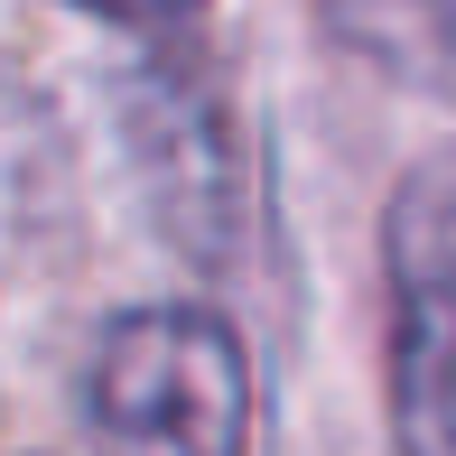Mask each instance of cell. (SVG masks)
<instances>
[{"label":"cell","mask_w":456,"mask_h":456,"mask_svg":"<svg viewBox=\"0 0 456 456\" xmlns=\"http://www.w3.org/2000/svg\"><path fill=\"white\" fill-rule=\"evenodd\" d=\"M85 428L102 456H252V354L215 307H121L85 354Z\"/></svg>","instance_id":"obj_1"},{"label":"cell","mask_w":456,"mask_h":456,"mask_svg":"<svg viewBox=\"0 0 456 456\" xmlns=\"http://www.w3.org/2000/svg\"><path fill=\"white\" fill-rule=\"evenodd\" d=\"M391 456H456V150H428L382 205Z\"/></svg>","instance_id":"obj_2"},{"label":"cell","mask_w":456,"mask_h":456,"mask_svg":"<svg viewBox=\"0 0 456 456\" xmlns=\"http://www.w3.org/2000/svg\"><path fill=\"white\" fill-rule=\"evenodd\" d=\"M326 28L401 85H456V0H317Z\"/></svg>","instance_id":"obj_3"},{"label":"cell","mask_w":456,"mask_h":456,"mask_svg":"<svg viewBox=\"0 0 456 456\" xmlns=\"http://www.w3.org/2000/svg\"><path fill=\"white\" fill-rule=\"evenodd\" d=\"M75 10H94V19H121V28H177V19H196L205 0H75Z\"/></svg>","instance_id":"obj_4"}]
</instances>
